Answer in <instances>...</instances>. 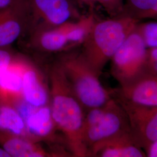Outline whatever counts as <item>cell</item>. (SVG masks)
<instances>
[{"label": "cell", "instance_id": "18", "mask_svg": "<svg viewBox=\"0 0 157 157\" xmlns=\"http://www.w3.org/2000/svg\"><path fill=\"white\" fill-rule=\"evenodd\" d=\"M137 28L147 48H157V20L140 22Z\"/></svg>", "mask_w": 157, "mask_h": 157}, {"label": "cell", "instance_id": "8", "mask_svg": "<svg viewBox=\"0 0 157 157\" xmlns=\"http://www.w3.org/2000/svg\"><path fill=\"white\" fill-rule=\"evenodd\" d=\"M30 25L26 0H13L0 10V47L11 46L26 33Z\"/></svg>", "mask_w": 157, "mask_h": 157}, {"label": "cell", "instance_id": "10", "mask_svg": "<svg viewBox=\"0 0 157 157\" xmlns=\"http://www.w3.org/2000/svg\"><path fill=\"white\" fill-rule=\"evenodd\" d=\"M15 107L23 118L32 140L37 142L54 139L58 128L52 117L50 105L34 107L23 100Z\"/></svg>", "mask_w": 157, "mask_h": 157}, {"label": "cell", "instance_id": "14", "mask_svg": "<svg viewBox=\"0 0 157 157\" xmlns=\"http://www.w3.org/2000/svg\"><path fill=\"white\" fill-rule=\"evenodd\" d=\"M0 146L11 157H50L37 142L0 130Z\"/></svg>", "mask_w": 157, "mask_h": 157}, {"label": "cell", "instance_id": "15", "mask_svg": "<svg viewBox=\"0 0 157 157\" xmlns=\"http://www.w3.org/2000/svg\"><path fill=\"white\" fill-rule=\"evenodd\" d=\"M97 19L93 13L83 15L78 19L59 26L65 33L69 46L81 45L89 33Z\"/></svg>", "mask_w": 157, "mask_h": 157}, {"label": "cell", "instance_id": "22", "mask_svg": "<svg viewBox=\"0 0 157 157\" xmlns=\"http://www.w3.org/2000/svg\"><path fill=\"white\" fill-rule=\"evenodd\" d=\"M78 4L92 7L95 3V0H75Z\"/></svg>", "mask_w": 157, "mask_h": 157}, {"label": "cell", "instance_id": "13", "mask_svg": "<svg viewBox=\"0 0 157 157\" xmlns=\"http://www.w3.org/2000/svg\"><path fill=\"white\" fill-rule=\"evenodd\" d=\"M25 34L29 35L30 47L41 52L62 51L69 46L67 37L59 26L51 28L34 26L29 29Z\"/></svg>", "mask_w": 157, "mask_h": 157}, {"label": "cell", "instance_id": "12", "mask_svg": "<svg viewBox=\"0 0 157 157\" xmlns=\"http://www.w3.org/2000/svg\"><path fill=\"white\" fill-rule=\"evenodd\" d=\"M22 91L25 101L33 107L48 105L50 102V93L41 75L25 58L22 65Z\"/></svg>", "mask_w": 157, "mask_h": 157}, {"label": "cell", "instance_id": "16", "mask_svg": "<svg viewBox=\"0 0 157 157\" xmlns=\"http://www.w3.org/2000/svg\"><path fill=\"white\" fill-rule=\"evenodd\" d=\"M0 130L31 140L22 117L10 104H0Z\"/></svg>", "mask_w": 157, "mask_h": 157}, {"label": "cell", "instance_id": "2", "mask_svg": "<svg viewBox=\"0 0 157 157\" xmlns=\"http://www.w3.org/2000/svg\"><path fill=\"white\" fill-rule=\"evenodd\" d=\"M140 21L121 15L97 19L86 39L80 52L98 76L107 63Z\"/></svg>", "mask_w": 157, "mask_h": 157}, {"label": "cell", "instance_id": "20", "mask_svg": "<svg viewBox=\"0 0 157 157\" xmlns=\"http://www.w3.org/2000/svg\"><path fill=\"white\" fill-rule=\"evenodd\" d=\"M145 71L157 76V48H148Z\"/></svg>", "mask_w": 157, "mask_h": 157}, {"label": "cell", "instance_id": "23", "mask_svg": "<svg viewBox=\"0 0 157 157\" xmlns=\"http://www.w3.org/2000/svg\"><path fill=\"white\" fill-rule=\"evenodd\" d=\"M13 0H0V10L10 6Z\"/></svg>", "mask_w": 157, "mask_h": 157}, {"label": "cell", "instance_id": "5", "mask_svg": "<svg viewBox=\"0 0 157 157\" xmlns=\"http://www.w3.org/2000/svg\"><path fill=\"white\" fill-rule=\"evenodd\" d=\"M147 49L137 25L110 61V72L119 86L126 84L145 72Z\"/></svg>", "mask_w": 157, "mask_h": 157}, {"label": "cell", "instance_id": "19", "mask_svg": "<svg viewBox=\"0 0 157 157\" xmlns=\"http://www.w3.org/2000/svg\"><path fill=\"white\" fill-rule=\"evenodd\" d=\"M95 1L109 17H117L124 13V0H95Z\"/></svg>", "mask_w": 157, "mask_h": 157}, {"label": "cell", "instance_id": "3", "mask_svg": "<svg viewBox=\"0 0 157 157\" xmlns=\"http://www.w3.org/2000/svg\"><path fill=\"white\" fill-rule=\"evenodd\" d=\"M57 62L85 112L103 106L112 99L111 91L104 87L100 76L91 68L80 51L63 53Z\"/></svg>", "mask_w": 157, "mask_h": 157}, {"label": "cell", "instance_id": "24", "mask_svg": "<svg viewBox=\"0 0 157 157\" xmlns=\"http://www.w3.org/2000/svg\"><path fill=\"white\" fill-rule=\"evenodd\" d=\"M0 157H11V156L4 148L0 147Z\"/></svg>", "mask_w": 157, "mask_h": 157}, {"label": "cell", "instance_id": "1", "mask_svg": "<svg viewBox=\"0 0 157 157\" xmlns=\"http://www.w3.org/2000/svg\"><path fill=\"white\" fill-rule=\"evenodd\" d=\"M52 117L75 157H89L83 137L85 111L73 93L63 72L55 62L49 72Z\"/></svg>", "mask_w": 157, "mask_h": 157}, {"label": "cell", "instance_id": "7", "mask_svg": "<svg viewBox=\"0 0 157 157\" xmlns=\"http://www.w3.org/2000/svg\"><path fill=\"white\" fill-rule=\"evenodd\" d=\"M117 101L126 114L130 132L136 144L145 151L151 143L157 140V106Z\"/></svg>", "mask_w": 157, "mask_h": 157}, {"label": "cell", "instance_id": "11", "mask_svg": "<svg viewBox=\"0 0 157 157\" xmlns=\"http://www.w3.org/2000/svg\"><path fill=\"white\" fill-rule=\"evenodd\" d=\"M89 157H146L144 151L137 146L129 132H125L93 146Z\"/></svg>", "mask_w": 157, "mask_h": 157}, {"label": "cell", "instance_id": "4", "mask_svg": "<svg viewBox=\"0 0 157 157\" xmlns=\"http://www.w3.org/2000/svg\"><path fill=\"white\" fill-rule=\"evenodd\" d=\"M129 122L121 105L112 98L103 106L85 112L83 137L89 157L90 148L95 144L125 132Z\"/></svg>", "mask_w": 157, "mask_h": 157}, {"label": "cell", "instance_id": "17", "mask_svg": "<svg viewBox=\"0 0 157 157\" xmlns=\"http://www.w3.org/2000/svg\"><path fill=\"white\" fill-rule=\"evenodd\" d=\"M123 15L140 22L157 20V0H124Z\"/></svg>", "mask_w": 157, "mask_h": 157}, {"label": "cell", "instance_id": "21", "mask_svg": "<svg viewBox=\"0 0 157 157\" xmlns=\"http://www.w3.org/2000/svg\"><path fill=\"white\" fill-rule=\"evenodd\" d=\"M144 151L146 157H157V140L151 143Z\"/></svg>", "mask_w": 157, "mask_h": 157}, {"label": "cell", "instance_id": "9", "mask_svg": "<svg viewBox=\"0 0 157 157\" xmlns=\"http://www.w3.org/2000/svg\"><path fill=\"white\" fill-rule=\"evenodd\" d=\"M111 91L112 98L117 101L157 106V76L146 71L126 84Z\"/></svg>", "mask_w": 157, "mask_h": 157}, {"label": "cell", "instance_id": "6", "mask_svg": "<svg viewBox=\"0 0 157 157\" xmlns=\"http://www.w3.org/2000/svg\"><path fill=\"white\" fill-rule=\"evenodd\" d=\"M26 1L30 15L29 28L34 26L56 28L76 21L82 15L75 0Z\"/></svg>", "mask_w": 157, "mask_h": 157}]
</instances>
